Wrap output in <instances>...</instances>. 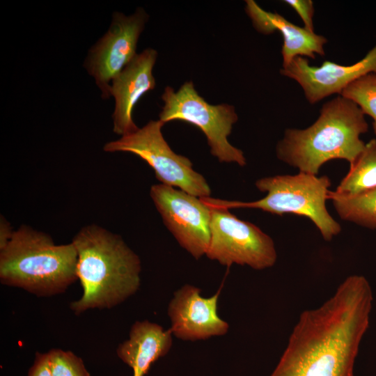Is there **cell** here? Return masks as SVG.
I'll use <instances>...</instances> for the list:
<instances>
[{
	"mask_svg": "<svg viewBox=\"0 0 376 376\" xmlns=\"http://www.w3.org/2000/svg\"><path fill=\"white\" fill-rule=\"evenodd\" d=\"M373 300L363 276L347 277L321 306L301 314L269 376H354Z\"/></svg>",
	"mask_w": 376,
	"mask_h": 376,
	"instance_id": "obj_1",
	"label": "cell"
},
{
	"mask_svg": "<svg viewBox=\"0 0 376 376\" xmlns=\"http://www.w3.org/2000/svg\"><path fill=\"white\" fill-rule=\"evenodd\" d=\"M72 242L77 251V276L83 289L81 297L70 306L76 315L111 308L138 290L140 259L119 235L90 225L83 227Z\"/></svg>",
	"mask_w": 376,
	"mask_h": 376,
	"instance_id": "obj_2",
	"label": "cell"
},
{
	"mask_svg": "<svg viewBox=\"0 0 376 376\" xmlns=\"http://www.w3.org/2000/svg\"><path fill=\"white\" fill-rule=\"evenodd\" d=\"M359 107L341 95L324 103L315 122L304 130L288 129L276 147L277 158L301 172L318 175L333 159L352 165L366 143L368 125Z\"/></svg>",
	"mask_w": 376,
	"mask_h": 376,
	"instance_id": "obj_3",
	"label": "cell"
},
{
	"mask_svg": "<svg viewBox=\"0 0 376 376\" xmlns=\"http://www.w3.org/2000/svg\"><path fill=\"white\" fill-rule=\"evenodd\" d=\"M72 242L56 244L48 235L22 226L0 249V281L38 297L64 292L77 279Z\"/></svg>",
	"mask_w": 376,
	"mask_h": 376,
	"instance_id": "obj_4",
	"label": "cell"
},
{
	"mask_svg": "<svg viewBox=\"0 0 376 376\" xmlns=\"http://www.w3.org/2000/svg\"><path fill=\"white\" fill-rule=\"evenodd\" d=\"M256 187L266 196L259 200L243 202L207 197L217 207L259 209L282 216L286 213L303 216L311 220L323 239L331 240L341 231L340 225L326 207L331 190V180L327 175L318 176L299 171L295 175H278L258 180Z\"/></svg>",
	"mask_w": 376,
	"mask_h": 376,
	"instance_id": "obj_5",
	"label": "cell"
},
{
	"mask_svg": "<svg viewBox=\"0 0 376 376\" xmlns=\"http://www.w3.org/2000/svg\"><path fill=\"white\" fill-rule=\"evenodd\" d=\"M161 98L164 106L159 120L164 124L173 120L192 124L205 135L211 154L219 162L246 165L244 152L228 140L238 120L233 105L210 104L198 94L191 81L185 82L177 91L166 86Z\"/></svg>",
	"mask_w": 376,
	"mask_h": 376,
	"instance_id": "obj_6",
	"label": "cell"
},
{
	"mask_svg": "<svg viewBox=\"0 0 376 376\" xmlns=\"http://www.w3.org/2000/svg\"><path fill=\"white\" fill-rule=\"evenodd\" d=\"M164 125L160 120H151L143 127L107 142L103 150L134 154L154 170L161 184L178 187L200 198L210 197L211 190L205 178L193 169L187 157L173 152L164 139Z\"/></svg>",
	"mask_w": 376,
	"mask_h": 376,
	"instance_id": "obj_7",
	"label": "cell"
},
{
	"mask_svg": "<svg viewBox=\"0 0 376 376\" xmlns=\"http://www.w3.org/2000/svg\"><path fill=\"white\" fill-rule=\"evenodd\" d=\"M203 200L211 208L210 240L205 256L219 264L247 265L261 270L277 259L273 240L252 223L241 220L228 209Z\"/></svg>",
	"mask_w": 376,
	"mask_h": 376,
	"instance_id": "obj_8",
	"label": "cell"
},
{
	"mask_svg": "<svg viewBox=\"0 0 376 376\" xmlns=\"http://www.w3.org/2000/svg\"><path fill=\"white\" fill-rule=\"evenodd\" d=\"M148 21L143 8L129 15L114 12L107 32L88 50L84 67L93 77L102 99L111 97L112 80L137 54L138 41Z\"/></svg>",
	"mask_w": 376,
	"mask_h": 376,
	"instance_id": "obj_9",
	"label": "cell"
},
{
	"mask_svg": "<svg viewBox=\"0 0 376 376\" xmlns=\"http://www.w3.org/2000/svg\"><path fill=\"white\" fill-rule=\"evenodd\" d=\"M150 194L179 244L196 260L205 255L210 240L211 208L203 198L163 184L152 185Z\"/></svg>",
	"mask_w": 376,
	"mask_h": 376,
	"instance_id": "obj_10",
	"label": "cell"
},
{
	"mask_svg": "<svg viewBox=\"0 0 376 376\" xmlns=\"http://www.w3.org/2000/svg\"><path fill=\"white\" fill-rule=\"evenodd\" d=\"M280 73L295 80L306 99L315 104L326 97L341 92L350 84L368 75L376 74V45L359 61L342 65L326 61L319 67L311 66L307 58L295 57Z\"/></svg>",
	"mask_w": 376,
	"mask_h": 376,
	"instance_id": "obj_11",
	"label": "cell"
},
{
	"mask_svg": "<svg viewBox=\"0 0 376 376\" xmlns=\"http://www.w3.org/2000/svg\"><path fill=\"white\" fill-rule=\"evenodd\" d=\"M221 290V288L212 296L204 297L201 289L191 285L178 289L168 308L172 334L194 341L227 334L229 325L218 315Z\"/></svg>",
	"mask_w": 376,
	"mask_h": 376,
	"instance_id": "obj_12",
	"label": "cell"
},
{
	"mask_svg": "<svg viewBox=\"0 0 376 376\" xmlns=\"http://www.w3.org/2000/svg\"><path fill=\"white\" fill-rule=\"evenodd\" d=\"M157 55L155 49H145L112 80L111 95L115 102L112 113L114 133L123 136L139 128L132 118L133 109L144 94L155 88L152 71Z\"/></svg>",
	"mask_w": 376,
	"mask_h": 376,
	"instance_id": "obj_13",
	"label": "cell"
},
{
	"mask_svg": "<svg viewBox=\"0 0 376 376\" xmlns=\"http://www.w3.org/2000/svg\"><path fill=\"white\" fill-rule=\"evenodd\" d=\"M245 2V11L256 31L265 35L275 31L281 33L283 41L281 49L283 68L288 66L297 56L314 59L316 54L324 55V45L327 40L323 36L294 24L277 13L265 10L253 0Z\"/></svg>",
	"mask_w": 376,
	"mask_h": 376,
	"instance_id": "obj_14",
	"label": "cell"
},
{
	"mask_svg": "<svg viewBox=\"0 0 376 376\" xmlns=\"http://www.w3.org/2000/svg\"><path fill=\"white\" fill-rule=\"evenodd\" d=\"M172 335L169 329L157 323L136 321L129 338L118 345L117 355L133 370V376H144L154 362L169 352Z\"/></svg>",
	"mask_w": 376,
	"mask_h": 376,
	"instance_id": "obj_15",
	"label": "cell"
},
{
	"mask_svg": "<svg viewBox=\"0 0 376 376\" xmlns=\"http://www.w3.org/2000/svg\"><path fill=\"white\" fill-rule=\"evenodd\" d=\"M376 188V139L370 140L347 173L337 186L335 193L354 196Z\"/></svg>",
	"mask_w": 376,
	"mask_h": 376,
	"instance_id": "obj_16",
	"label": "cell"
},
{
	"mask_svg": "<svg viewBox=\"0 0 376 376\" xmlns=\"http://www.w3.org/2000/svg\"><path fill=\"white\" fill-rule=\"evenodd\" d=\"M329 199L343 220L376 229V188L354 196L330 191Z\"/></svg>",
	"mask_w": 376,
	"mask_h": 376,
	"instance_id": "obj_17",
	"label": "cell"
},
{
	"mask_svg": "<svg viewBox=\"0 0 376 376\" xmlns=\"http://www.w3.org/2000/svg\"><path fill=\"white\" fill-rule=\"evenodd\" d=\"M356 103L373 120L376 135V74L366 75L347 86L340 94Z\"/></svg>",
	"mask_w": 376,
	"mask_h": 376,
	"instance_id": "obj_18",
	"label": "cell"
},
{
	"mask_svg": "<svg viewBox=\"0 0 376 376\" xmlns=\"http://www.w3.org/2000/svg\"><path fill=\"white\" fill-rule=\"evenodd\" d=\"M47 354L52 376H90L82 359L72 352L52 349Z\"/></svg>",
	"mask_w": 376,
	"mask_h": 376,
	"instance_id": "obj_19",
	"label": "cell"
},
{
	"mask_svg": "<svg viewBox=\"0 0 376 376\" xmlns=\"http://www.w3.org/2000/svg\"><path fill=\"white\" fill-rule=\"evenodd\" d=\"M284 3L292 7L302 19L304 28L314 32L313 17L314 14L313 3L311 0H285Z\"/></svg>",
	"mask_w": 376,
	"mask_h": 376,
	"instance_id": "obj_20",
	"label": "cell"
},
{
	"mask_svg": "<svg viewBox=\"0 0 376 376\" xmlns=\"http://www.w3.org/2000/svg\"><path fill=\"white\" fill-rule=\"evenodd\" d=\"M28 376H52L47 353L36 354L34 363L29 370Z\"/></svg>",
	"mask_w": 376,
	"mask_h": 376,
	"instance_id": "obj_21",
	"label": "cell"
},
{
	"mask_svg": "<svg viewBox=\"0 0 376 376\" xmlns=\"http://www.w3.org/2000/svg\"><path fill=\"white\" fill-rule=\"evenodd\" d=\"M14 231L9 222L1 216L0 219V249H3L11 239Z\"/></svg>",
	"mask_w": 376,
	"mask_h": 376,
	"instance_id": "obj_22",
	"label": "cell"
}]
</instances>
